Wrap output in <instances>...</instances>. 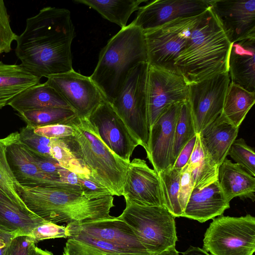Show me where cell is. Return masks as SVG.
<instances>
[{
  "mask_svg": "<svg viewBox=\"0 0 255 255\" xmlns=\"http://www.w3.org/2000/svg\"><path fill=\"white\" fill-rule=\"evenodd\" d=\"M147 61L143 31L130 23L110 38L101 50L90 77L104 100L111 104L130 70L137 64Z\"/></svg>",
  "mask_w": 255,
  "mask_h": 255,
  "instance_id": "obj_5",
  "label": "cell"
},
{
  "mask_svg": "<svg viewBox=\"0 0 255 255\" xmlns=\"http://www.w3.org/2000/svg\"><path fill=\"white\" fill-rule=\"evenodd\" d=\"M58 174L61 182L79 186L80 177L76 174L61 167L59 170Z\"/></svg>",
  "mask_w": 255,
  "mask_h": 255,
  "instance_id": "obj_45",
  "label": "cell"
},
{
  "mask_svg": "<svg viewBox=\"0 0 255 255\" xmlns=\"http://www.w3.org/2000/svg\"><path fill=\"white\" fill-rule=\"evenodd\" d=\"M203 249L211 255H253L255 218L250 214L214 218L204 234Z\"/></svg>",
  "mask_w": 255,
  "mask_h": 255,
  "instance_id": "obj_8",
  "label": "cell"
},
{
  "mask_svg": "<svg viewBox=\"0 0 255 255\" xmlns=\"http://www.w3.org/2000/svg\"><path fill=\"white\" fill-rule=\"evenodd\" d=\"M148 64H137L129 72L110 104L139 145L147 153L150 125L147 99Z\"/></svg>",
  "mask_w": 255,
  "mask_h": 255,
  "instance_id": "obj_6",
  "label": "cell"
},
{
  "mask_svg": "<svg viewBox=\"0 0 255 255\" xmlns=\"http://www.w3.org/2000/svg\"><path fill=\"white\" fill-rule=\"evenodd\" d=\"M18 114L27 126L34 128L53 124H66L76 116L72 110L64 108H47Z\"/></svg>",
  "mask_w": 255,
  "mask_h": 255,
  "instance_id": "obj_33",
  "label": "cell"
},
{
  "mask_svg": "<svg viewBox=\"0 0 255 255\" xmlns=\"http://www.w3.org/2000/svg\"><path fill=\"white\" fill-rule=\"evenodd\" d=\"M230 83L226 72L189 85L188 101L197 133L222 114Z\"/></svg>",
  "mask_w": 255,
  "mask_h": 255,
  "instance_id": "obj_10",
  "label": "cell"
},
{
  "mask_svg": "<svg viewBox=\"0 0 255 255\" xmlns=\"http://www.w3.org/2000/svg\"><path fill=\"white\" fill-rule=\"evenodd\" d=\"M255 39L232 43L228 59L230 82L255 92Z\"/></svg>",
  "mask_w": 255,
  "mask_h": 255,
  "instance_id": "obj_22",
  "label": "cell"
},
{
  "mask_svg": "<svg viewBox=\"0 0 255 255\" xmlns=\"http://www.w3.org/2000/svg\"><path fill=\"white\" fill-rule=\"evenodd\" d=\"M189 84L178 72L149 66L147 99L150 128L169 106L187 101Z\"/></svg>",
  "mask_w": 255,
  "mask_h": 255,
  "instance_id": "obj_11",
  "label": "cell"
},
{
  "mask_svg": "<svg viewBox=\"0 0 255 255\" xmlns=\"http://www.w3.org/2000/svg\"><path fill=\"white\" fill-rule=\"evenodd\" d=\"M8 105L18 113L47 108L72 110L59 94L45 82L25 89L12 99Z\"/></svg>",
  "mask_w": 255,
  "mask_h": 255,
  "instance_id": "obj_25",
  "label": "cell"
},
{
  "mask_svg": "<svg viewBox=\"0 0 255 255\" xmlns=\"http://www.w3.org/2000/svg\"><path fill=\"white\" fill-rule=\"evenodd\" d=\"M217 181L229 202L234 198L255 199V178L243 167L226 158L219 166Z\"/></svg>",
  "mask_w": 255,
  "mask_h": 255,
  "instance_id": "obj_23",
  "label": "cell"
},
{
  "mask_svg": "<svg viewBox=\"0 0 255 255\" xmlns=\"http://www.w3.org/2000/svg\"><path fill=\"white\" fill-rule=\"evenodd\" d=\"M27 149L34 163L40 171L60 180L58 172L62 167L56 160Z\"/></svg>",
  "mask_w": 255,
  "mask_h": 255,
  "instance_id": "obj_42",
  "label": "cell"
},
{
  "mask_svg": "<svg viewBox=\"0 0 255 255\" xmlns=\"http://www.w3.org/2000/svg\"><path fill=\"white\" fill-rule=\"evenodd\" d=\"M62 255H152L88 236L68 238Z\"/></svg>",
  "mask_w": 255,
  "mask_h": 255,
  "instance_id": "obj_27",
  "label": "cell"
},
{
  "mask_svg": "<svg viewBox=\"0 0 255 255\" xmlns=\"http://www.w3.org/2000/svg\"><path fill=\"white\" fill-rule=\"evenodd\" d=\"M45 220L26 206L12 202L0 193V231L13 236H29Z\"/></svg>",
  "mask_w": 255,
  "mask_h": 255,
  "instance_id": "obj_24",
  "label": "cell"
},
{
  "mask_svg": "<svg viewBox=\"0 0 255 255\" xmlns=\"http://www.w3.org/2000/svg\"><path fill=\"white\" fill-rule=\"evenodd\" d=\"M187 164L191 170L194 188H203L217 180L218 167L211 161L204 150L198 133Z\"/></svg>",
  "mask_w": 255,
  "mask_h": 255,
  "instance_id": "obj_30",
  "label": "cell"
},
{
  "mask_svg": "<svg viewBox=\"0 0 255 255\" xmlns=\"http://www.w3.org/2000/svg\"><path fill=\"white\" fill-rule=\"evenodd\" d=\"M34 128L28 126L19 132V141L27 149L38 154L52 158L50 154V138L39 135Z\"/></svg>",
  "mask_w": 255,
  "mask_h": 255,
  "instance_id": "obj_37",
  "label": "cell"
},
{
  "mask_svg": "<svg viewBox=\"0 0 255 255\" xmlns=\"http://www.w3.org/2000/svg\"><path fill=\"white\" fill-rule=\"evenodd\" d=\"M75 36L71 13L47 6L26 19L15 49L20 65L39 78L73 69L71 46Z\"/></svg>",
  "mask_w": 255,
  "mask_h": 255,
  "instance_id": "obj_1",
  "label": "cell"
},
{
  "mask_svg": "<svg viewBox=\"0 0 255 255\" xmlns=\"http://www.w3.org/2000/svg\"><path fill=\"white\" fill-rule=\"evenodd\" d=\"M50 154L63 168L93 181L89 170L73 155L62 139L50 138Z\"/></svg>",
  "mask_w": 255,
  "mask_h": 255,
  "instance_id": "obj_35",
  "label": "cell"
},
{
  "mask_svg": "<svg viewBox=\"0 0 255 255\" xmlns=\"http://www.w3.org/2000/svg\"><path fill=\"white\" fill-rule=\"evenodd\" d=\"M193 188L194 183L191 170L187 164L181 170L178 193L179 203L182 212L185 208Z\"/></svg>",
  "mask_w": 255,
  "mask_h": 255,
  "instance_id": "obj_41",
  "label": "cell"
},
{
  "mask_svg": "<svg viewBox=\"0 0 255 255\" xmlns=\"http://www.w3.org/2000/svg\"><path fill=\"white\" fill-rule=\"evenodd\" d=\"M66 124L74 129L62 138L73 155L90 172L92 180L106 187L112 195L123 196L129 163L117 156L102 141L87 118L75 116Z\"/></svg>",
  "mask_w": 255,
  "mask_h": 255,
  "instance_id": "obj_4",
  "label": "cell"
},
{
  "mask_svg": "<svg viewBox=\"0 0 255 255\" xmlns=\"http://www.w3.org/2000/svg\"><path fill=\"white\" fill-rule=\"evenodd\" d=\"M34 132L49 138L62 139L74 133L73 128L68 124H57L34 128Z\"/></svg>",
  "mask_w": 255,
  "mask_h": 255,
  "instance_id": "obj_43",
  "label": "cell"
},
{
  "mask_svg": "<svg viewBox=\"0 0 255 255\" xmlns=\"http://www.w3.org/2000/svg\"><path fill=\"white\" fill-rule=\"evenodd\" d=\"M181 170L172 166L157 173L163 206L175 217H182L183 213L178 200Z\"/></svg>",
  "mask_w": 255,
  "mask_h": 255,
  "instance_id": "obj_32",
  "label": "cell"
},
{
  "mask_svg": "<svg viewBox=\"0 0 255 255\" xmlns=\"http://www.w3.org/2000/svg\"><path fill=\"white\" fill-rule=\"evenodd\" d=\"M123 196L138 205L164 207L158 174L140 158H134L129 163Z\"/></svg>",
  "mask_w": 255,
  "mask_h": 255,
  "instance_id": "obj_17",
  "label": "cell"
},
{
  "mask_svg": "<svg viewBox=\"0 0 255 255\" xmlns=\"http://www.w3.org/2000/svg\"><path fill=\"white\" fill-rule=\"evenodd\" d=\"M154 255H179L175 246L170 247L166 250Z\"/></svg>",
  "mask_w": 255,
  "mask_h": 255,
  "instance_id": "obj_48",
  "label": "cell"
},
{
  "mask_svg": "<svg viewBox=\"0 0 255 255\" xmlns=\"http://www.w3.org/2000/svg\"><path fill=\"white\" fill-rule=\"evenodd\" d=\"M18 36L10 26L9 16L4 1L0 0V54L9 52L12 43L17 40Z\"/></svg>",
  "mask_w": 255,
  "mask_h": 255,
  "instance_id": "obj_38",
  "label": "cell"
},
{
  "mask_svg": "<svg viewBox=\"0 0 255 255\" xmlns=\"http://www.w3.org/2000/svg\"><path fill=\"white\" fill-rule=\"evenodd\" d=\"M34 255H53V254L50 252L43 250L36 247Z\"/></svg>",
  "mask_w": 255,
  "mask_h": 255,
  "instance_id": "obj_49",
  "label": "cell"
},
{
  "mask_svg": "<svg viewBox=\"0 0 255 255\" xmlns=\"http://www.w3.org/2000/svg\"><path fill=\"white\" fill-rule=\"evenodd\" d=\"M202 14L178 18L143 31L148 65L177 72L176 60L185 48L192 30Z\"/></svg>",
  "mask_w": 255,
  "mask_h": 255,
  "instance_id": "obj_9",
  "label": "cell"
},
{
  "mask_svg": "<svg viewBox=\"0 0 255 255\" xmlns=\"http://www.w3.org/2000/svg\"><path fill=\"white\" fill-rule=\"evenodd\" d=\"M126 208L119 218L133 230L152 255L176 246L175 217L163 206H148L125 200Z\"/></svg>",
  "mask_w": 255,
  "mask_h": 255,
  "instance_id": "obj_7",
  "label": "cell"
},
{
  "mask_svg": "<svg viewBox=\"0 0 255 255\" xmlns=\"http://www.w3.org/2000/svg\"><path fill=\"white\" fill-rule=\"evenodd\" d=\"M229 208L216 180L203 188H193L182 217L204 223L222 215Z\"/></svg>",
  "mask_w": 255,
  "mask_h": 255,
  "instance_id": "obj_19",
  "label": "cell"
},
{
  "mask_svg": "<svg viewBox=\"0 0 255 255\" xmlns=\"http://www.w3.org/2000/svg\"><path fill=\"white\" fill-rule=\"evenodd\" d=\"M182 103L166 108L150 128L147 158L157 173L174 164L175 128Z\"/></svg>",
  "mask_w": 255,
  "mask_h": 255,
  "instance_id": "obj_15",
  "label": "cell"
},
{
  "mask_svg": "<svg viewBox=\"0 0 255 255\" xmlns=\"http://www.w3.org/2000/svg\"><path fill=\"white\" fill-rule=\"evenodd\" d=\"M66 228L68 238L88 236L132 250L148 252L131 228L119 217L67 224Z\"/></svg>",
  "mask_w": 255,
  "mask_h": 255,
  "instance_id": "obj_18",
  "label": "cell"
},
{
  "mask_svg": "<svg viewBox=\"0 0 255 255\" xmlns=\"http://www.w3.org/2000/svg\"><path fill=\"white\" fill-rule=\"evenodd\" d=\"M239 129L221 114L198 133L204 150L217 167L228 155Z\"/></svg>",
  "mask_w": 255,
  "mask_h": 255,
  "instance_id": "obj_20",
  "label": "cell"
},
{
  "mask_svg": "<svg viewBox=\"0 0 255 255\" xmlns=\"http://www.w3.org/2000/svg\"><path fill=\"white\" fill-rule=\"evenodd\" d=\"M18 135L19 132L16 131L0 138V193L12 202L26 206L18 192L20 184L15 179L6 156L7 147Z\"/></svg>",
  "mask_w": 255,
  "mask_h": 255,
  "instance_id": "obj_31",
  "label": "cell"
},
{
  "mask_svg": "<svg viewBox=\"0 0 255 255\" xmlns=\"http://www.w3.org/2000/svg\"><path fill=\"white\" fill-rule=\"evenodd\" d=\"M35 248L30 236H17L11 240L5 255H34Z\"/></svg>",
  "mask_w": 255,
  "mask_h": 255,
  "instance_id": "obj_40",
  "label": "cell"
},
{
  "mask_svg": "<svg viewBox=\"0 0 255 255\" xmlns=\"http://www.w3.org/2000/svg\"><path fill=\"white\" fill-rule=\"evenodd\" d=\"M255 102V92L230 82L221 114L236 127L240 128Z\"/></svg>",
  "mask_w": 255,
  "mask_h": 255,
  "instance_id": "obj_29",
  "label": "cell"
},
{
  "mask_svg": "<svg viewBox=\"0 0 255 255\" xmlns=\"http://www.w3.org/2000/svg\"><path fill=\"white\" fill-rule=\"evenodd\" d=\"M197 134L184 146L175 160L173 167L181 170L188 163L196 141Z\"/></svg>",
  "mask_w": 255,
  "mask_h": 255,
  "instance_id": "obj_44",
  "label": "cell"
},
{
  "mask_svg": "<svg viewBox=\"0 0 255 255\" xmlns=\"http://www.w3.org/2000/svg\"><path fill=\"white\" fill-rule=\"evenodd\" d=\"M40 79L20 64L0 61V110L21 92L39 83Z\"/></svg>",
  "mask_w": 255,
  "mask_h": 255,
  "instance_id": "obj_26",
  "label": "cell"
},
{
  "mask_svg": "<svg viewBox=\"0 0 255 255\" xmlns=\"http://www.w3.org/2000/svg\"><path fill=\"white\" fill-rule=\"evenodd\" d=\"M18 139L19 135L6 149L7 161L17 182L24 186L35 187L60 181L38 169L29 151Z\"/></svg>",
  "mask_w": 255,
  "mask_h": 255,
  "instance_id": "obj_21",
  "label": "cell"
},
{
  "mask_svg": "<svg viewBox=\"0 0 255 255\" xmlns=\"http://www.w3.org/2000/svg\"><path fill=\"white\" fill-rule=\"evenodd\" d=\"M210 0H155L140 6L131 22L142 31L154 28L178 18L192 17L205 12Z\"/></svg>",
  "mask_w": 255,
  "mask_h": 255,
  "instance_id": "obj_14",
  "label": "cell"
},
{
  "mask_svg": "<svg viewBox=\"0 0 255 255\" xmlns=\"http://www.w3.org/2000/svg\"><path fill=\"white\" fill-rule=\"evenodd\" d=\"M18 194L28 209L40 218L56 224H81L112 217V195L94 198L81 187L57 182L48 185H20Z\"/></svg>",
  "mask_w": 255,
  "mask_h": 255,
  "instance_id": "obj_2",
  "label": "cell"
},
{
  "mask_svg": "<svg viewBox=\"0 0 255 255\" xmlns=\"http://www.w3.org/2000/svg\"><path fill=\"white\" fill-rule=\"evenodd\" d=\"M228 155L249 173L255 177V151L254 148L246 143L243 138H241L234 140Z\"/></svg>",
  "mask_w": 255,
  "mask_h": 255,
  "instance_id": "obj_36",
  "label": "cell"
},
{
  "mask_svg": "<svg viewBox=\"0 0 255 255\" xmlns=\"http://www.w3.org/2000/svg\"><path fill=\"white\" fill-rule=\"evenodd\" d=\"M29 236L35 244L47 239L68 238L66 227L47 221L35 228Z\"/></svg>",
  "mask_w": 255,
  "mask_h": 255,
  "instance_id": "obj_39",
  "label": "cell"
},
{
  "mask_svg": "<svg viewBox=\"0 0 255 255\" xmlns=\"http://www.w3.org/2000/svg\"><path fill=\"white\" fill-rule=\"evenodd\" d=\"M197 133L188 101L181 105L176 122L173 148L174 162L180 152Z\"/></svg>",
  "mask_w": 255,
  "mask_h": 255,
  "instance_id": "obj_34",
  "label": "cell"
},
{
  "mask_svg": "<svg viewBox=\"0 0 255 255\" xmlns=\"http://www.w3.org/2000/svg\"><path fill=\"white\" fill-rule=\"evenodd\" d=\"M231 43L255 39V0H210Z\"/></svg>",
  "mask_w": 255,
  "mask_h": 255,
  "instance_id": "obj_16",
  "label": "cell"
},
{
  "mask_svg": "<svg viewBox=\"0 0 255 255\" xmlns=\"http://www.w3.org/2000/svg\"><path fill=\"white\" fill-rule=\"evenodd\" d=\"M231 44L210 6L201 15L176 59V71L189 85L228 72Z\"/></svg>",
  "mask_w": 255,
  "mask_h": 255,
  "instance_id": "obj_3",
  "label": "cell"
},
{
  "mask_svg": "<svg viewBox=\"0 0 255 255\" xmlns=\"http://www.w3.org/2000/svg\"><path fill=\"white\" fill-rule=\"evenodd\" d=\"M13 238V236L0 231V255H5Z\"/></svg>",
  "mask_w": 255,
  "mask_h": 255,
  "instance_id": "obj_46",
  "label": "cell"
},
{
  "mask_svg": "<svg viewBox=\"0 0 255 255\" xmlns=\"http://www.w3.org/2000/svg\"><path fill=\"white\" fill-rule=\"evenodd\" d=\"M87 118L103 143L120 158L129 163L139 144L111 105L103 100Z\"/></svg>",
  "mask_w": 255,
  "mask_h": 255,
  "instance_id": "obj_13",
  "label": "cell"
},
{
  "mask_svg": "<svg viewBox=\"0 0 255 255\" xmlns=\"http://www.w3.org/2000/svg\"><path fill=\"white\" fill-rule=\"evenodd\" d=\"M45 83L55 90L80 118H87L104 100L90 77L74 69L50 76Z\"/></svg>",
  "mask_w": 255,
  "mask_h": 255,
  "instance_id": "obj_12",
  "label": "cell"
},
{
  "mask_svg": "<svg viewBox=\"0 0 255 255\" xmlns=\"http://www.w3.org/2000/svg\"><path fill=\"white\" fill-rule=\"evenodd\" d=\"M182 254V255H211L204 249L193 246H190Z\"/></svg>",
  "mask_w": 255,
  "mask_h": 255,
  "instance_id": "obj_47",
  "label": "cell"
},
{
  "mask_svg": "<svg viewBox=\"0 0 255 255\" xmlns=\"http://www.w3.org/2000/svg\"><path fill=\"white\" fill-rule=\"evenodd\" d=\"M94 9L104 18L119 25L127 26L131 14L138 10L139 5L146 0H74Z\"/></svg>",
  "mask_w": 255,
  "mask_h": 255,
  "instance_id": "obj_28",
  "label": "cell"
}]
</instances>
